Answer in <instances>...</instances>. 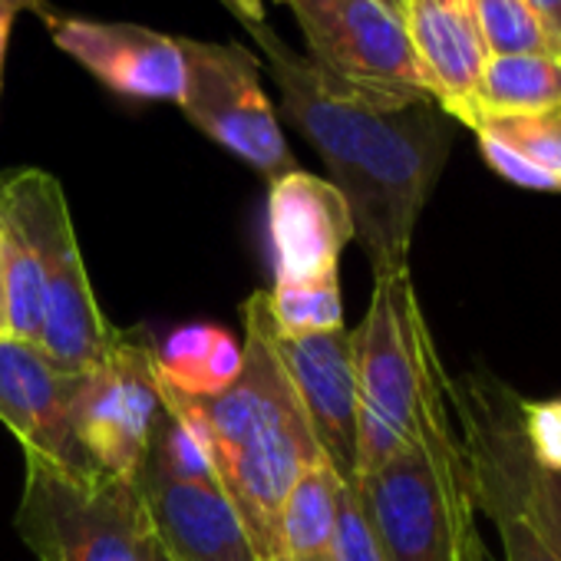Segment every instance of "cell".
I'll return each instance as SVG.
<instances>
[{"mask_svg": "<svg viewBox=\"0 0 561 561\" xmlns=\"http://www.w3.org/2000/svg\"><path fill=\"white\" fill-rule=\"evenodd\" d=\"M298 18L308 64L331 93L403 110L436 103L407 24L377 0H280Z\"/></svg>", "mask_w": 561, "mask_h": 561, "instance_id": "8992f818", "label": "cell"}, {"mask_svg": "<svg viewBox=\"0 0 561 561\" xmlns=\"http://www.w3.org/2000/svg\"><path fill=\"white\" fill-rule=\"evenodd\" d=\"M47 24L54 44L113 93L159 103L182 100L185 60L175 37L139 24H103L83 18H47Z\"/></svg>", "mask_w": 561, "mask_h": 561, "instance_id": "7c38bea8", "label": "cell"}, {"mask_svg": "<svg viewBox=\"0 0 561 561\" xmlns=\"http://www.w3.org/2000/svg\"><path fill=\"white\" fill-rule=\"evenodd\" d=\"M341 492L344 482L328 456L301 469L280 515V541L288 561H337Z\"/></svg>", "mask_w": 561, "mask_h": 561, "instance_id": "d6986e66", "label": "cell"}, {"mask_svg": "<svg viewBox=\"0 0 561 561\" xmlns=\"http://www.w3.org/2000/svg\"><path fill=\"white\" fill-rule=\"evenodd\" d=\"M165 407L169 387L159 377L156 341L149 331H113L103 360L80 377L73 400L77 439L100 472L133 479Z\"/></svg>", "mask_w": 561, "mask_h": 561, "instance_id": "52a82bcc", "label": "cell"}, {"mask_svg": "<svg viewBox=\"0 0 561 561\" xmlns=\"http://www.w3.org/2000/svg\"><path fill=\"white\" fill-rule=\"evenodd\" d=\"M277 354L301 397L308 423L321 443V453L334 466L344 485L357 489V416L360 387L354 364V337L347 328L280 337L274 331Z\"/></svg>", "mask_w": 561, "mask_h": 561, "instance_id": "8fae6325", "label": "cell"}, {"mask_svg": "<svg viewBox=\"0 0 561 561\" xmlns=\"http://www.w3.org/2000/svg\"><path fill=\"white\" fill-rule=\"evenodd\" d=\"M267 234L274 285L334 274L341 251L354 241V218L344 195L321 175L288 172L271 182Z\"/></svg>", "mask_w": 561, "mask_h": 561, "instance_id": "5bb4252c", "label": "cell"}, {"mask_svg": "<svg viewBox=\"0 0 561 561\" xmlns=\"http://www.w3.org/2000/svg\"><path fill=\"white\" fill-rule=\"evenodd\" d=\"M113 331L96 305L80 241L70 238L50 257L37 351L64 374H90L103 360Z\"/></svg>", "mask_w": 561, "mask_h": 561, "instance_id": "2e32d148", "label": "cell"}, {"mask_svg": "<svg viewBox=\"0 0 561 561\" xmlns=\"http://www.w3.org/2000/svg\"><path fill=\"white\" fill-rule=\"evenodd\" d=\"M337 561H387L357 489L344 485L337 512Z\"/></svg>", "mask_w": 561, "mask_h": 561, "instance_id": "484cf974", "label": "cell"}, {"mask_svg": "<svg viewBox=\"0 0 561 561\" xmlns=\"http://www.w3.org/2000/svg\"><path fill=\"white\" fill-rule=\"evenodd\" d=\"M225 8L261 47L288 123L324 159L374 277L410 271L416 221L449 159V116L436 103L377 110L331 93L308 57L264 21L261 0H225Z\"/></svg>", "mask_w": 561, "mask_h": 561, "instance_id": "6da1fadb", "label": "cell"}, {"mask_svg": "<svg viewBox=\"0 0 561 561\" xmlns=\"http://www.w3.org/2000/svg\"><path fill=\"white\" fill-rule=\"evenodd\" d=\"M185 60L182 113L211 142L248 162L267 182L295 172V156L261 87V64L244 44L179 41Z\"/></svg>", "mask_w": 561, "mask_h": 561, "instance_id": "ba28073f", "label": "cell"}, {"mask_svg": "<svg viewBox=\"0 0 561 561\" xmlns=\"http://www.w3.org/2000/svg\"><path fill=\"white\" fill-rule=\"evenodd\" d=\"M449 403L456 410L459 430L472 433L479 443L492 449L502 462L518 505L535 522V528L548 538V545L561 554V472L538 469L522 443L518 423L505 420L502 400L485 387H456L449 380Z\"/></svg>", "mask_w": 561, "mask_h": 561, "instance_id": "e0dca14e", "label": "cell"}, {"mask_svg": "<svg viewBox=\"0 0 561 561\" xmlns=\"http://www.w3.org/2000/svg\"><path fill=\"white\" fill-rule=\"evenodd\" d=\"M77 238L60 182L41 169L0 175V257L4 334L37 344L50 257Z\"/></svg>", "mask_w": 561, "mask_h": 561, "instance_id": "9c48e42d", "label": "cell"}, {"mask_svg": "<svg viewBox=\"0 0 561 561\" xmlns=\"http://www.w3.org/2000/svg\"><path fill=\"white\" fill-rule=\"evenodd\" d=\"M403 24L436 106L472 129L476 90L489 60L472 0H407Z\"/></svg>", "mask_w": 561, "mask_h": 561, "instance_id": "9a60e30c", "label": "cell"}, {"mask_svg": "<svg viewBox=\"0 0 561 561\" xmlns=\"http://www.w3.org/2000/svg\"><path fill=\"white\" fill-rule=\"evenodd\" d=\"M37 8V0H0V77H4V57H8V37L21 11Z\"/></svg>", "mask_w": 561, "mask_h": 561, "instance_id": "4316f807", "label": "cell"}, {"mask_svg": "<svg viewBox=\"0 0 561 561\" xmlns=\"http://www.w3.org/2000/svg\"><path fill=\"white\" fill-rule=\"evenodd\" d=\"M267 308L274 331L280 337H301L344 328V301H341V277L321 274L305 280H288L267 291Z\"/></svg>", "mask_w": 561, "mask_h": 561, "instance_id": "7402d4cb", "label": "cell"}, {"mask_svg": "<svg viewBox=\"0 0 561 561\" xmlns=\"http://www.w3.org/2000/svg\"><path fill=\"white\" fill-rule=\"evenodd\" d=\"M162 383L182 400H208L241 374V344L215 324H188L156 344Z\"/></svg>", "mask_w": 561, "mask_h": 561, "instance_id": "ac0fdd59", "label": "cell"}, {"mask_svg": "<svg viewBox=\"0 0 561 561\" xmlns=\"http://www.w3.org/2000/svg\"><path fill=\"white\" fill-rule=\"evenodd\" d=\"M129 482L169 561H257L225 489L175 479L152 459H142Z\"/></svg>", "mask_w": 561, "mask_h": 561, "instance_id": "4fadbf2b", "label": "cell"}, {"mask_svg": "<svg viewBox=\"0 0 561 561\" xmlns=\"http://www.w3.org/2000/svg\"><path fill=\"white\" fill-rule=\"evenodd\" d=\"M152 561H169V558H165V551H162V548H159V551H156V558H152Z\"/></svg>", "mask_w": 561, "mask_h": 561, "instance_id": "4dcf8cb0", "label": "cell"}, {"mask_svg": "<svg viewBox=\"0 0 561 561\" xmlns=\"http://www.w3.org/2000/svg\"><path fill=\"white\" fill-rule=\"evenodd\" d=\"M472 14L489 57H561L558 34L531 11L528 0H472Z\"/></svg>", "mask_w": 561, "mask_h": 561, "instance_id": "603a6c76", "label": "cell"}, {"mask_svg": "<svg viewBox=\"0 0 561 561\" xmlns=\"http://www.w3.org/2000/svg\"><path fill=\"white\" fill-rule=\"evenodd\" d=\"M518 433L538 469L561 472V400L518 403Z\"/></svg>", "mask_w": 561, "mask_h": 561, "instance_id": "d4e9b609", "label": "cell"}, {"mask_svg": "<svg viewBox=\"0 0 561 561\" xmlns=\"http://www.w3.org/2000/svg\"><path fill=\"white\" fill-rule=\"evenodd\" d=\"M354 337L360 410L403 443H416L453 413L449 377L439 364L410 271L374 277L370 308Z\"/></svg>", "mask_w": 561, "mask_h": 561, "instance_id": "277c9868", "label": "cell"}, {"mask_svg": "<svg viewBox=\"0 0 561 561\" xmlns=\"http://www.w3.org/2000/svg\"><path fill=\"white\" fill-rule=\"evenodd\" d=\"M472 133L508 146L515 156H522L538 172H545L561 192V103L535 113L482 116L472 126Z\"/></svg>", "mask_w": 561, "mask_h": 561, "instance_id": "cb8c5ba5", "label": "cell"}, {"mask_svg": "<svg viewBox=\"0 0 561 561\" xmlns=\"http://www.w3.org/2000/svg\"><path fill=\"white\" fill-rule=\"evenodd\" d=\"M377 4H383L387 11H393V14L403 18V4H407V0H377Z\"/></svg>", "mask_w": 561, "mask_h": 561, "instance_id": "f546056e", "label": "cell"}, {"mask_svg": "<svg viewBox=\"0 0 561 561\" xmlns=\"http://www.w3.org/2000/svg\"><path fill=\"white\" fill-rule=\"evenodd\" d=\"M80 377L57 370L37 344L0 337V423L24 443V453L67 472L93 476L100 469L80 446L73 426Z\"/></svg>", "mask_w": 561, "mask_h": 561, "instance_id": "30bf717a", "label": "cell"}, {"mask_svg": "<svg viewBox=\"0 0 561 561\" xmlns=\"http://www.w3.org/2000/svg\"><path fill=\"white\" fill-rule=\"evenodd\" d=\"M528 4L558 34V41H561V0H528Z\"/></svg>", "mask_w": 561, "mask_h": 561, "instance_id": "83f0119b", "label": "cell"}, {"mask_svg": "<svg viewBox=\"0 0 561 561\" xmlns=\"http://www.w3.org/2000/svg\"><path fill=\"white\" fill-rule=\"evenodd\" d=\"M357 495L387 561H485L472 472L453 413L360 479Z\"/></svg>", "mask_w": 561, "mask_h": 561, "instance_id": "3957f363", "label": "cell"}, {"mask_svg": "<svg viewBox=\"0 0 561 561\" xmlns=\"http://www.w3.org/2000/svg\"><path fill=\"white\" fill-rule=\"evenodd\" d=\"M459 439L469 459L479 512H485L499 531L502 561H561V554L548 545V538L535 528V522L518 505V495L502 462L492 456V449L466 430H459Z\"/></svg>", "mask_w": 561, "mask_h": 561, "instance_id": "ffe728a7", "label": "cell"}, {"mask_svg": "<svg viewBox=\"0 0 561 561\" xmlns=\"http://www.w3.org/2000/svg\"><path fill=\"white\" fill-rule=\"evenodd\" d=\"M241 321L244 344L234 383L208 400L172 397L202 433L257 561H288L280 515L301 469L324 453L277 354L267 291H254L241 305Z\"/></svg>", "mask_w": 561, "mask_h": 561, "instance_id": "7a4b0ae2", "label": "cell"}, {"mask_svg": "<svg viewBox=\"0 0 561 561\" xmlns=\"http://www.w3.org/2000/svg\"><path fill=\"white\" fill-rule=\"evenodd\" d=\"M18 531L41 561H152L159 551L146 505L129 479L67 472L24 453Z\"/></svg>", "mask_w": 561, "mask_h": 561, "instance_id": "5b68a950", "label": "cell"}, {"mask_svg": "<svg viewBox=\"0 0 561 561\" xmlns=\"http://www.w3.org/2000/svg\"><path fill=\"white\" fill-rule=\"evenodd\" d=\"M0 337H4V257H0Z\"/></svg>", "mask_w": 561, "mask_h": 561, "instance_id": "f1b7e54d", "label": "cell"}, {"mask_svg": "<svg viewBox=\"0 0 561 561\" xmlns=\"http://www.w3.org/2000/svg\"><path fill=\"white\" fill-rule=\"evenodd\" d=\"M561 103V57L515 54L489 57L476 90V123L482 116L535 113Z\"/></svg>", "mask_w": 561, "mask_h": 561, "instance_id": "44dd1931", "label": "cell"}]
</instances>
